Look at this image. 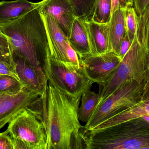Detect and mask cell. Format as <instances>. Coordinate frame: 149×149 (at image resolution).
Wrapping results in <instances>:
<instances>
[{"label": "cell", "instance_id": "cell-32", "mask_svg": "<svg viewBox=\"0 0 149 149\" xmlns=\"http://www.w3.org/2000/svg\"><path fill=\"white\" fill-rule=\"evenodd\" d=\"M143 118H144L145 120L149 122V115H144V116H143Z\"/></svg>", "mask_w": 149, "mask_h": 149}, {"label": "cell", "instance_id": "cell-19", "mask_svg": "<svg viewBox=\"0 0 149 149\" xmlns=\"http://www.w3.org/2000/svg\"><path fill=\"white\" fill-rule=\"evenodd\" d=\"M72 6L74 15L83 21L91 20L96 0H67Z\"/></svg>", "mask_w": 149, "mask_h": 149}, {"label": "cell", "instance_id": "cell-5", "mask_svg": "<svg viewBox=\"0 0 149 149\" xmlns=\"http://www.w3.org/2000/svg\"><path fill=\"white\" fill-rule=\"evenodd\" d=\"M49 54L42 64L48 83L64 93L81 97L92 87L93 82L87 77L83 67L70 62H64L51 57Z\"/></svg>", "mask_w": 149, "mask_h": 149}, {"label": "cell", "instance_id": "cell-30", "mask_svg": "<svg viewBox=\"0 0 149 149\" xmlns=\"http://www.w3.org/2000/svg\"><path fill=\"white\" fill-rule=\"evenodd\" d=\"M12 53L10 47L0 45V60L13 59Z\"/></svg>", "mask_w": 149, "mask_h": 149}, {"label": "cell", "instance_id": "cell-33", "mask_svg": "<svg viewBox=\"0 0 149 149\" xmlns=\"http://www.w3.org/2000/svg\"><path fill=\"white\" fill-rule=\"evenodd\" d=\"M0 33H2L1 31V29H0Z\"/></svg>", "mask_w": 149, "mask_h": 149}, {"label": "cell", "instance_id": "cell-16", "mask_svg": "<svg viewBox=\"0 0 149 149\" xmlns=\"http://www.w3.org/2000/svg\"><path fill=\"white\" fill-rule=\"evenodd\" d=\"M109 23V50L119 55L121 43L127 33L125 9L115 10L111 15Z\"/></svg>", "mask_w": 149, "mask_h": 149}, {"label": "cell", "instance_id": "cell-8", "mask_svg": "<svg viewBox=\"0 0 149 149\" xmlns=\"http://www.w3.org/2000/svg\"><path fill=\"white\" fill-rule=\"evenodd\" d=\"M87 77L100 85L107 82L119 66L122 59L117 53L110 51L99 55L79 58Z\"/></svg>", "mask_w": 149, "mask_h": 149}, {"label": "cell", "instance_id": "cell-21", "mask_svg": "<svg viewBox=\"0 0 149 149\" xmlns=\"http://www.w3.org/2000/svg\"><path fill=\"white\" fill-rule=\"evenodd\" d=\"M111 0H96L91 20L100 23L109 22L111 15Z\"/></svg>", "mask_w": 149, "mask_h": 149}, {"label": "cell", "instance_id": "cell-4", "mask_svg": "<svg viewBox=\"0 0 149 149\" xmlns=\"http://www.w3.org/2000/svg\"><path fill=\"white\" fill-rule=\"evenodd\" d=\"M149 70L148 51L136 34L128 51L111 78L99 85V99L96 106L127 80L143 78Z\"/></svg>", "mask_w": 149, "mask_h": 149}, {"label": "cell", "instance_id": "cell-1", "mask_svg": "<svg viewBox=\"0 0 149 149\" xmlns=\"http://www.w3.org/2000/svg\"><path fill=\"white\" fill-rule=\"evenodd\" d=\"M81 99L48 82L44 93L29 107L42 116L47 134L46 149H85L83 127L78 117Z\"/></svg>", "mask_w": 149, "mask_h": 149}, {"label": "cell", "instance_id": "cell-10", "mask_svg": "<svg viewBox=\"0 0 149 149\" xmlns=\"http://www.w3.org/2000/svg\"><path fill=\"white\" fill-rule=\"evenodd\" d=\"M13 59L20 82L26 89L43 95L47 88V81L43 71L39 70L28 64L24 58L12 53Z\"/></svg>", "mask_w": 149, "mask_h": 149}, {"label": "cell", "instance_id": "cell-6", "mask_svg": "<svg viewBox=\"0 0 149 149\" xmlns=\"http://www.w3.org/2000/svg\"><path fill=\"white\" fill-rule=\"evenodd\" d=\"M145 76L141 79H130L126 81L96 106L91 118L83 127L84 130L92 129L110 117L140 102Z\"/></svg>", "mask_w": 149, "mask_h": 149}, {"label": "cell", "instance_id": "cell-17", "mask_svg": "<svg viewBox=\"0 0 149 149\" xmlns=\"http://www.w3.org/2000/svg\"><path fill=\"white\" fill-rule=\"evenodd\" d=\"M68 41L79 58L92 55L83 20L79 17L74 19Z\"/></svg>", "mask_w": 149, "mask_h": 149}, {"label": "cell", "instance_id": "cell-14", "mask_svg": "<svg viewBox=\"0 0 149 149\" xmlns=\"http://www.w3.org/2000/svg\"><path fill=\"white\" fill-rule=\"evenodd\" d=\"M83 22L92 55H99L110 51L109 23H100L92 20L83 21Z\"/></svg>", "mask_w": 149, "mask_h": 149}, {"label": "cell", "instance_id": "cell-27", "mask_svg": "<svg viewBox=\"0 0 149 149\" xmlns=\"http://www.w3.org/2000/svg\"><path fill=\"white\" fill-rule=\"evenodd\" d=\"M66 52H67V57L69 62L76 66H80L81 64L79 56L71 46L69 42L67 44Z\"/></svg>", "mask_w": 149, "mask_h": 149}, {"label": "cell", "instance_id": "cell-22", "mask_svg": "<svg viewBox=\"0 0 149 149\" xmlns=\"http://www.w3.org/2000/svg\"><path fill=\"white\" fill-rule=\"evenodd\" d=\"M24 88L20 80L14 77L0 74V95H16Z\"/></svg>", "mask_w": 149, "mask_h": 149}, {"label": "cell", "instance_id": "cell-13", "mask_svg": "<svg viewBox=\"0 0 149 149\" xmlns=\"http://www.w3.org/2000/svg\"><path fill=\"white\" fill-rule=\"evenodd\" d=\"M39 10L51 15L69 38L76 17L72 6L67 0H48L39 8Z\"/></svg>", "mask_w": 149, "mask_h": 149}, {"label": "cell", "instance_id": "cell-20", "mask_svg": "<svg viewBox=\"0 0 149 149\" xmlns=\"http://www.w3.org/2000/svg\"><path fill=\"white\" fill-rule=\"evenodd\" d=\"M136 36L149 53V4L141 15H136Z\"/></svg>", "mask_w": 149, "mask_h": 149}, {"label": "cell", "instance_id": "cell-11", "mask_svg": "<svg viewBox=\"0 0 149 149\" xmlns=\"http://www.w3.org/2000/svg\"><path fill=\"white\" fill-rule=\"evenodd\" d=\"M148 115H149V70L145 76L141 101L135 106L110 117L89 130H101Z\"/></svg>", "mask_w": 149, "mask_h": 149}, {"label": "cell", "instance_id": "cell-29", "mask_svg": "<svg viewBox=\"0 0 149 149\" xmlns=\"http://www.w3.org/2000/svg\"><path fill=\"white\" fill-rule=\"evenodd\" d=\"M134 8L138 15H141L149 4V0H134Z\"/></svg>", "mask_w": 149, "mask_h": 149}, {"label": "cell", "instance_id": "cell-9", "mask_svg": "<svg viewBox=\"0 0 149 149\" xmlns=\"http://www.w3.org/2000/svg\"><path fill=\"white\" fill-rule=\"evenodd\" d=\"M40 95L24 87L16 95H0V129L27 109Z\"/></svg>", "mask_w": 149, "mask_h": 149}, {"label": "cell", "instance_id": "cell-12", "mask_svg": "<svg viewBox=\"0 0 149 149\" xmlns=\"http://www.w3.org/2000/svg\"><path fill=\"white\" fill-rule=\"evenodd\" d=\"M40 12L48 35L51 57L62 62H69L66 52L69 43L68 38L51 15L46 12Z\"/></svg>", "mask_w": 149, "mask_h": 149}, {"label": "cell", "instance_id": "cell-31", "mask_svg": "<svg viewBox=\"0 0 149 149\" xmlns=\"http://www.w3.org/2000/svg\"><path fill=\"white\" fill-rule=\"evenodd\" d=\"M0 45L11 48L8 38L3 33H0Z\"/></svg>", "mask_w": 149, "mask_h": 149}, {"label": "cell", "instance_id": "cell-7", "mask_svg": "<svg viewBox=\"0 0 149 149\" xmlns=\"http://www.w3.org/2000/svg\"><path fill=\"white\" fill-rule=\"evenodd\" d=\"M14 149H46L47 134L39 113L24 109L9 123Z\"/></svg>", "mask_w": 149, "mask_h": 149}, {"label": "cell", "instance_id": "cell-15", "mask_svg": "<svg viewBox=\"0 0 149 149\" xmlns=\"http://www.w3.org/2000/svg\"><path fill=\"white\" fill-rule=\"evenodd\" d=\"M48 0L32 2L27 0L3 1L0 2V24L22 16L28 12L41 7Z\"/></svg>", "mask_w": 149, "mask_h": 149}, {"label": "cell", "instance_id": "cell-2", "mask_svg": "<svg viewBox=\"0 0 149 149\" xmlns=\"http://www.w3.org/2000/svg\"><path fill=\"white\" fill-rule=\"evenodd\" d=\"M39 8L19 18L0 24V29L8 38L13 52L24 58L30 65L43 71L42 63L50 51Z\"/></svg>", "mask_w": 149, "mask_h": 149}, {"label": "cell", "instance_id": "cell-24", "mask_svg": "<svg viewBox=\"0 0 149 149\" xmlns=\"http://www.w3.org/2000/svg\"><path fill=\"white\" fill-rule=\"evenodd\" d=\"M0 74L12 76L20 80L14 59L0 60Z\"/></svg>", "mask_w": 149, "mask_h": 149}, {"label": "cell", "instance_id": "cell-3", "mask_svg": "<svg viewBox=\"0 0 149 149\" xmlns=\"http://www.w3.org/2000/svg\"><path fill=\"white\" fill-rule=\"evenodd\" d=\"M83 135L86 149H149V122L143 117Z\"/></svg>", "mask_w": 149, "mask_h": 149}, {"label": "cell", "instance_id": "cell-18", "mask_svg": "<svg viewBox=\"0 0 149 149\" xmlns=\"http://www.w3.org/2000/svg\"><path fill=\"white\" fill-rule=\"evenodd\" d=\"M99 99V94L88 90L81 95V105L78 109L80 121L86 123L93 113Z\"/></svg>", "mask_w": 149, "mask_h": 149}, {"label": "cell", "instance_id": "cell-26", "mask_svg": "<svg viewBox=\"0 0 149 149\" xmlns=\"http://www.w3.org/2000/svg\"><path fill=\"white\" fill-rule=\"evenodd\" d=\"M6 130L0 133V149H14L12 139Z\"/></svg>", "mask_w": 149, "mask_h": 149}, {"label": "cell", "instance_id": "cell-25", "mask_svg": "<svg viewBox=\"0 0 149 149\" xmlns=\"http://www.w3.org/2000/svg\"><path fill=\"white\" fill-rule=\"evenodd\" d=\"M111 15L116 10L126 9L127 7L134 5V0H111Z\"/></svg>", "mask_w": 149, "mask_h": 149}, {"label": "cell", "instance_id": "cell-28", "mask_svg": "<svg viewBox=\"0 0 149 149\" xmlns=\"http://www.w3.org/2000/svg\"><path fill=\"white\" fill-rule=\"evenodd\" d=\"M132 42H131L129 38L127 33H126L121 43L120 50H119V55L122 59H123L124 56L128 51L132 44Z\"/></svg>", "mask_w": 149, "mask_h": 149}, {"label": "cell", "instance_id": "cell-23", "mask_svg": "<svg viewBox=\"0 0 149 149\" xmlns=\"http://www.w3.org/2000/svg\"><path fill=\"white\" fill-rule=\"evenodd\" d=\"M136 14L134 6H129L125 9V22L127 33L129 38L133 42L137 30Z\"/></svg>", "mask_w": 149, "mask_h": 149}]
</instances>
